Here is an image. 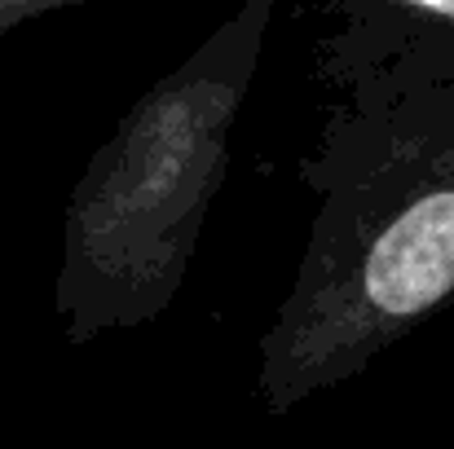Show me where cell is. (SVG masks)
Here are the masks:
<instances>
[{"instance_id":"obj_2","label":"cell","mask_w":454,"mask_h":449,"mask_svg":"<svg viewBox=\"0 0 454 449\" xmlns=\"http://www.w3.org/2000/svg\"><path fill=\"white\" fill-rule=\"evenodd\" d=\"M411 4H424V9H433V13H450L454 18V0H411Z\"/></svg>"},{"instance_id":"obj_1","label":"cell","mask_w":454,"mask_h":449,"mask_svg":"<svg viewBox=\"0 0 454 449\" xmlns=\"http://www.w3.org/2000/svg\"><path fill=\"white\" fill-rule=\"evenodd\" d=\"M44 4H62V0H0V27H9L13 18H22L31 9H44Z\"/></svg>"}]
</instances>
